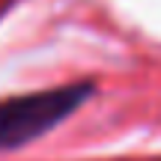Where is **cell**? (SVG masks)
<instances>
[{
	"mask_svg": "<svg viewBox=\"0 0 161 161\" xmlns=\"http://www.w3.org/2000/svg\"><path fill=\"white\" fill-rule=\"evenodd\" d=\"M92 92L96 86L90 80H78V84H63L51 90L27 92V96L3 98L0 102V149H18L48 134L66 116L75 114L84 102H90Z\"/></svg>",
	"mask_w": 161,
	"mask_h": 161,
	"instance_id": "1",
	"label": "cell"
}]
</instances>
